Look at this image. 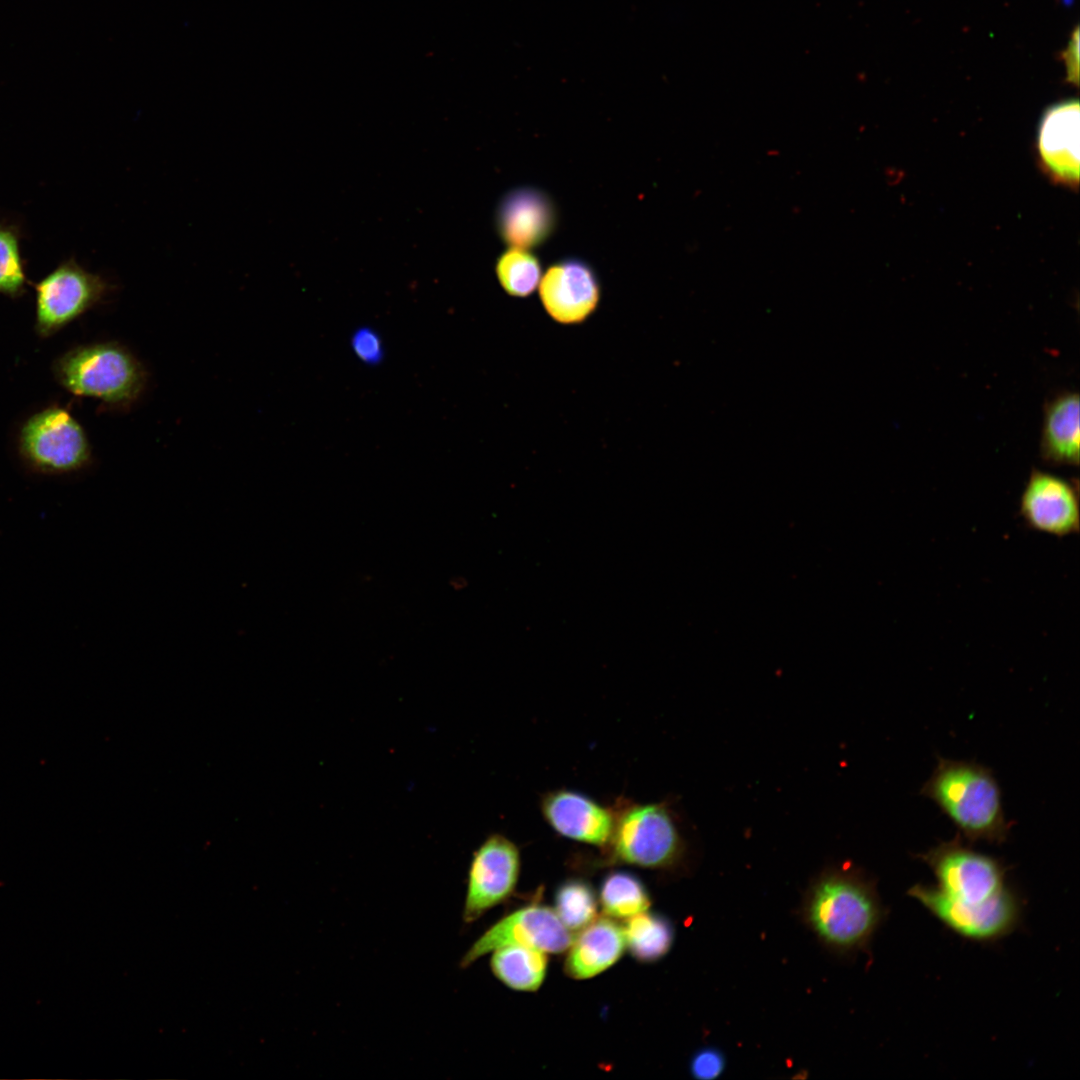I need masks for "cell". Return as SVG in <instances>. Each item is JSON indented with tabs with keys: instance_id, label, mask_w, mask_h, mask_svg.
<instances>
[{
	"instance_id": "1",
	"label": "cell",
	"mask_w": 1080,
	"mask_h": 1080,
	"mask_svg": "<svg viewBox=\"0 0 1080 1080\" xmlns=\"http://www.w3.org/2000/svg\"><path fill=\"white\" fill-rule=\"evenodd\" d=\"M884 915L875 882L850 865L823 869L800 906V918L818 942L844 957L866 950Z\"/></svg>"
},
{
	"instance_id": "2",
	"label": "cell",
	"mask_w": 1080,
	"mask_h": 1080,
	"mask_svg": "<svg viewBox=\"0 0 1080 1080\" xmlns=\"http://www.w3.org/2000/svg\"><path fill=\"white\" fill-rule=\"evenodd\" d=\"M920 793L932 800L969 841L1001 844L1011 826L992 771L975 762L938 758Z\"/></svg>"
},
{
	"instance_id": "3",
	"label": "cell",
	"mask_w": 1080,
	"mask_h": 1080,
	"mask_svg": "<svg viewBox=\"0 0 1080 1080\" xmlns=\"http://www.w3.org/2000/svg\"><path fill=\"white\" fill-rule=\"evenodd\" d=\"M614 826L602 849L605 863L671 870L686 857L687 844L667 801L640 803L624 797L612 805Z\"/></svg>"
},
{
	"instance_id": "4",
	"label": "cell",
	"mask_w": 1080,
	"mask_h": 1080,
	"mask_svg": "<svg viewBox=\"0 0 1080 1080\" xmlns=\"http://www.w3.org/2000/svg\"><path fill=\"white\" fill-rule=\"evenodd\" d=\"M53 370L59 384L70 393L113 406L134 402L146 382L140 362L112 342L77 346L59 357Z\"/></svg>"
},
{
	"instance_id": "5",
	"label": "cell",
	"mask_w": 1080,
	"mask_h": 1080,
	"mask_svg": "<svg viewBox=\"0 0 1080 1080\" xmlns=\"http://www.w3.org/2000/svg\"><path fill=\"white\" fill-rule=\"evenodd\" d=\"M19 452L27 467L42 475L74 473L91 460L84 429L59 406L47 407L26 420L19 434Z\"/></svg>"
},
{
	"instance_id": "6",
	"label": "cell",
	"mask_w": 1080,
	"mask_h": 1080,
	"mask_svg": "<svg viewBox=\"0 0 1080 1080\" xmlns=\"http://www.w3.org/2000/svg\"><path fill=\"white\" fill-rule=\"evenodd\" d=\"M908 895L946 927L974 941L1000 939L1011 933L1021 918V901L1008 887L996 897L980 903L958 901L937 886L924 884L912 886Z\"/></svg>"
},
{
	"instance_id": "7",
	"label": "cell",
	"mask_w": 1080,
	"mask_h": 1080,
	"mask_svg": "<svg viewBox=\"0 0 1080 1080\" xmlns=\"http://www.w3.org/2000/svg\"><path fill=\"white\" fill-rule=\"evenodd\" d=\"M918 857L933 872L937 887L958 901L984 902L1007 888L1006 868L996 858L967 847L959 834Z\"/></svg>"
},
{
	"instance_id": "8",
	"label": "cell",
	"mask_w": 1080,
	"mask_h": 1080,
	"mask_svg": "<svg viewBox=\"0 0 1080 1080\" xmlns=\"http://www.w3.org/2000/svg\"><path fill=\"white\" fill-rule=\"evenodd\" d=\"M111 286L100 275L80 266L75 259L61 262L35 284V330L48 337L99 303Z\"/></svg>"
},
{
	"instance_id": "9",
	"label": "cell",
	"mask_w": 1080,
	"mask_h": 1080,
	"mask_svg": "<svg viewBox=\"0 0 1080 1080\" xmlns=\"http://www.w3.org/2000/svg\"><path fill=\"white\" fill-rule=\"evenodd\" d=\"M520 870L518 846L503 834L488 835L469 864L463 922L472 924L506 901L516 888Z\"/></svg>"
},
{
	"instance_id": "10",
	"label": "cell",
	"mask_w": 1080,
	"mask_h": 1080,
	"mask_svg": "<svg viewBox=\"0 0 1080 1080\" xmlns=\"http://www.w3.org/2000/svg\"><path fill=\"white\" fill-rule=\"evenodd\" d=\"M571 942V932L554 909L540 904L527 905L490 926L466 951L460 967L467 968L505 945H526L545 953L558 954L566 951Z\"/></svg>"
},
{
	"instance_id": "11",
	"label": "cell",
	"mask_w": 1080,
	"mask_h": 1080,
	"mask_svg": "<svg viewBox=\"0 0 1080 1080\" xmlns=\"http://www.w3.org/2000/svg\"><path fill=\"white\" fill-rule=\"evenodd\" d=\"M1018 513L1033 531L1058 538L1078 534V481L1033 469L1020 495Z\"/></svg>"
},
{
	"instance_id": "12",
	"label": "cell",
	"mask_w": 1080,
	"mask_h": 1080,
	"mask_svg": "<svg viewBox=\"0 0 1080 1080\" xmlns=\"http://www.w3.org/2000/svg\"><path fill=\"white\" fill-rule=\"evenodd\" d=\"M601 287L586 262L569 258L552 264L542 275L539 298L552 320L563 325L585 322L597 309Z\"/></svg>"
},
{
	"instance_id": "13",
	"label": "cell",
	"mask_w": 1080,
	"mask_h": 1080,
	"mask_svg": "<svg viewBox=\"0 0 1080 1080\" xmlns=\"http://www.w3.org/2000/svg\"><path fill=\"white\" fill-rule=\"evenodd\" d=\"M539 808L558 835L604 849L614 826L612 805L605 806L576 790L559 788L543 793Z\"/></svg>"
},
{
	"instance_id": "14",
	"label": "cell",
	"mask_w": 1080,
	"mask_h": 1080,
	"mask_svg": "<svg viewBox=\"0 0 1080 1080\" xmlns=\"http://www.w3.org/2000/svg\"><path fill=\"white\" fill-rule=\"evenodd\" d=\"M1041 168L1058 184L1079 182V102L1066 100L1043 114L1037 136Z\"/></svg>"
},
{
	"instance_id": "15",
	"label": "cell",
	"mask_w": 1080,
	"mask_h": 1080,
	"mask_svg": "<svg viewBox=\"0 0 1080 1080\" xmlns=\"http://www.w3.org/2000/svg\"><path fill=\"white\" fill-rule=\"evenodd\" d=\"M497 230L511 247L530 249L542 244L556 225V210L543 191L521 187L507 193L497 210Z\"/></svg>"
},
{
	"instance_id": "16",
	"label": "cell",
	"mask_w": 1080,
	"mask_h": 1080,
	"mask_svg": "<svg viewBox=\"0 0 1080 1080\" xmlns=\"http://www.w3.org/2000/svg\"><path fill=\"white\" fill-rule=\"evenodd\" d=\"M625 948L624 929L608 916L596 918L572 939L564 971L576 980L593 978L612 967Z\"/></svg>"
},
{
	"instance_id": "17",
	"label": "cell",
	"mask_w": 1080,
	"mask_h": 1080,
	"mask_svg": "<svg viewBox=\"0 0 1080 1080\" xmlns=\"http://www.w3.org/2000/svg\"><path fill=\"white\" fill-rule=\"evenodd\" d=\"M1079 396L1065 391L1051 398L1044 407L1040 454L1053 466L1079 464Z\"/></svg>"
},
{
	"instance_id": "18",
	"label": "cell",
	"mask_w": 1080,
	"mask_h": 1080,
	"mask_svg": "<svg viewBox=\"0 0 1080 1080\" xmlns=\"http://www.w3.org/2000/svg\"><path fill=\"white\" fill-rule=\"evenodd\" d=\"M491 953V971L509 988L534 992L543 984L548 967V958L544 951L531 946L510 944Z\"/></svg>"
},
{
	"instance_id": "19",
	"label": "cell",
	"mask_w": 1080,
	"mask_h": 1080,
	"mask_svg": "<svg viewBox=\"0 0 1080 1080\" xmlns=\"http://www.w3.org/2000/svg\"><path fill=\"white\" fill-rule=\"evenodd\" d=\"M623 929L626 947L637 961L656 962L672 947L674 928L670 920L659 913L646 910L633 915Z\"/></svg>"
},
{
	"instance_id": "20",
	"label": "cell",
	"mask_w": 1080,
	"mask_h": 1080,
	"mask_svg": "<svg viewBox=\"0 0 1080 1080\" xmlns=\"http://www.w3.org/2000/svg\"><path fill=\"white\" fill-rule=\"evenodd\" d=\"M599 901L610 918H629L646 911L651 905L649 892L642 880L627 871H611L602 879Z\"/></svg>"
},
{
	"instance_id": "21",
	"label": "cell",
	"mask_w": 1080,
	"mask_h": 1080,
	"mask_svg": "<svg viewBox=\"0 0 1080 1080\" xmlns=\"http://www.w3.org/2000/svg\"><path fill=\"white\" fill-rule=\"evenodd\" d=\"M597 907L595 891L584 879H567L555 890L554 911L570 932L580 931L595 920Z\"/></svg>"
},
{
	"instance_id": "22",
	"label": "cell",
	"mask_w": 1080,
	"mask_h": 1080,
	"mask_svg": "<svg viewBox=\"0 0 1080 1080\" xmlns=\"http://www.w3.org/2000/svg\"><path fill=\"white\" fill-rule=\"evenodd\" d=\"M496 276L504 291L517 298L530 296L539 286L542 268L527 249L510 247L496 262Z\"/></svg>"
},
{
	"instance_id": "23",
	"label": "cell",
	"mask_w": 1080,
	"mask_h": 1080,
	"mask_svg": "<svg viewBox=\"0 0 1080 1080\" xmlns=\"http://www.w3.org/2000/svg\"><path fill=\"white\" fill-rule=\"evenodd\" d=\"M20 231L0 223V293L19 297L26 290L25 264L20 251Z\"/></svg>"
},
{
	"instance_id": "24",
	"label": "cell",
	"mask_w": 1080,
	"mask_h": 1080,
	"mask_svg": "<svg viewBox=\"0 0 1080 1080\" xmlns=\"http://www.w3.org/2000/svg\"><path fill=\"white\" fill-rule=\"evenodd\" d=\"M725 1067L724 1054L717 1048L707 1047L692 1056L689 1071L696 1080H715L721 1076Z\"/></svg>"
},
{
	"instance_id": "25",
	"label": "cell",
	"mask_w": 1080,
	"mask_h": 1080,
	"mask_svg": "<svg viewBox=\"0 0 1080 1080\" xmlns=\"http://www.w3.org/2000/svg\"><path fill=\"white\" fill-rule=\"evenodd\" d=\"M353 349L358 357L366 362H376L381 356V342L369 329L359 330L352 340Z\"/></svg>"
},
{
	"instance_id": "26",
	"label": "cell",
	"mask_w": 1080,
	"mask_h": 1080,
	"mask_svg": "<svg viewBox=\"0 0 1080 1080\" xmlns=\"http://www.w3.org/2000/svg\"><path fill=\"white\" fill-rule=\"evenodd\" d=\"M1067 72V80L1078 84L1079 80V31L1075 28L1071 39L1062 54Z\"/></svg>"
}]
</instances>
